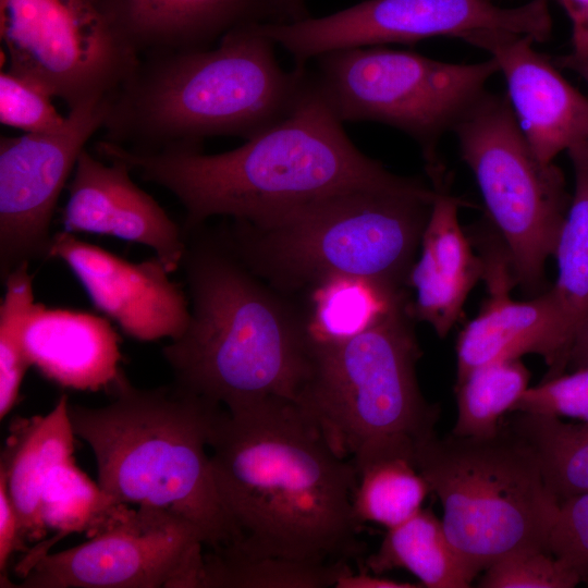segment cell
<instances>
[{
	"instance_id": "1",
	"label": "cell",
	"mask_w": 588,
	"mask_h": 588,
	"mask_svg": "<svg viewBox=\"0 0 588 588\" xmlns=\"http://www.w3.org/2000/svg\"><path fill=\"white\" fill-rule=\"evenodd\" d=\"M208 446L220 500L238 532L234 546L218 552L317 562L363 555L352 460L293 401L221 407Z\"/></svg>"
},
{
	"instance_id": "2",
	"label": "cell",
	"mask_w": 588,
	"mask_h": 588,
	"mask_svg": "<svg viewBox=\"0 0 588 588\" xmlns=\"http://www.w3.org/2000/svg\"><path fill=\"white\" fill-rule=\"evenodd\" d=\"M103 159L125 162L162 186L185 210L184 232L212 217L257 222L315 199L354 188L415 189L426 184L399 176L350 139L311 71L291 112L232 150L142 154L97 142Z\"/></svg>"
},
{
	"instance_id": "3",
	"label": "cell",
	"mask_w": 588,
	"mask_h": 588,
	"mask_svg": "<svg viewBox=\"0 0 588 588\" xmlns=\"http://www.w3.org/2000/svg\"><path fill=\"white\" fill-rule=\"evenodd\" d=\"M258 24L237 27L215 46L139 57L109 97L102 140L142 154L201 150L206 138L248 139L285 118L309 70L279 63Z\"/></svg>"
},
{
	"instance_id": "4",
	"label": "cell",
	"mask_w": 588,
	"mask_h": 588,
	"mask_svg": "<svg viewBox=\"0 0 588 588\" xmlns=\"http://www.w3.org/2000/svg\"><path fill=\"white\" fill-rule=\"evenodd\" d=\"M180 268L191 313L184 332L162 348L173 382L228 411L294 402L310 368L305 321L203 225L185 232Z\"/></svg>"
},
{
	"instance_id": "5",
	"label": "cell",
	"mask_w": 588,
	"mask_h": 588,
	"mask_svg": "<svg viewBox=\"0 0 588 588\" xmlns=\"http://www.w3.org/2000/svg\"><path fill=\"white\" fill-rule=\"evenodd\" d=\"M112 391L114 400L101 407L69 404L73 431L96 458L100 488L119 504L150 505L187 519L208 551L234 546L238 532L207 453L222 406L174 382L134 387L124 372Z\"/></svg>"
},
{
	"instance_id": "6",
	"label": "cell",
	"mask_w": 588,
	"mask_h": 588,
	"mask_svg": "<svg viewBox=\"0 0 588 588\" xmlns=\"http://www.w3.org/2000/svg\"><path fill=\"white\" fill-rule=\"evenodd\" d=\"M437 191L354 188L257 222L234 220L222 236L255 274L283 291L310 290L334 273L402 287Z\"/></svg>"
},
{
	"instance_id": "7",
	"label": "cell",
	"mask_w": 588,
	"mask_h": 588,
	"mask_svg": "<svg viewBox=\"0 0 588 588\" xmlns=\"http://www.w3.org/2000/svg\"><path fill=\"white\" fill-rule=\"evenodd\" d=\"M415 460L442 505L448 538L478 573L514 553L546 551L560 503L509 426L489 438L415 440Z\"/></svg>"
},
{
	"instance_id": "8",
	"label": "cell",
	"mask_w": 588,
	"mask_h": 588,
	"mask_svg": "<svg viewBox=\"0 0 588 588\" xmlns=\"http://www.w3.org/2000/svg\"><path fill=\"white\" fill-rule=\"evenodd\" d=\"M407 296L365 331L340 342L309 341L310 368L294 403L342 457L369 439L436 433L439 408L418 387L420 348Z\"/></svg>"
},
{
	"instance_id": "9",
	"label": "cell",
	"mask_w": 588,
	"mask_h": 588,
	"mask_svg": "<svg viewBox=\"0 0 588 588\" xmlns=\"http://www.w3.org/2000/svg\"><path fill=\"white\" fill-rule=\"evenodd\" d=\"M314 61L313 77L343 123L373 121L404 132L421 148L429 175L444 169L440 138L499 73L492 58L450 63L384 46L335 50Z\"/></svg>"
},
{
	"instance_id": "10",
	"label": "cell",
	"mask_w": 588,
	"mask_h": 588,
	"mask_svg": "<svg viewBox=\"0 0 588 588\" xmlns=\"http://www.w3.org/2000/svg\"><path fill=\"white\" fill-rule=\"evenodd\" d=\"M452 132L501 236L516 284L541 291L546 261L554 254L571 203L561 170L535 156L506 95L486 90Z\"/></svg>"
},
{
	"instance_id": "11",
	"label": "cell",
	"mask_w": 588,
	"mask_h": 588,
	"mask_svg": "<svg viewBox=\"0 0 588 588\" xmlns=\"http://www.w3.org/2000/svg\"><path fill=\"white\" fill-rule=\"evenodd\" d=\"M0 36L8 70L70 110L111 96L139 60L95 0H0Z\"/></svg>"
},
{
	"instance_id": "12",
	"label": "cell",
	"mask_w": 588,
	"mask_h": 588,
	"mask_svg": "<svg viewBox=\"0 0 588 588\" xmlns=\"http://www.w3.org/2000/svg\"><path fill=\"white\" fill-rule=\"evenodd\" d=\"M258 28L290 52L297 64L341 49L415 44L438 36L466 40L483 30L549 39L552 17L547 0L514 8L490 0H366L321 17L262 23Z\"/></svg>"
},
{
	"instance_id": "13",
	"label": "cell",
	"mask_w": 588,
	"mask_h": 588,
	"mask_svg": "<svg viewBox=\"0 0 588 588\" xmlns=\"http://www.w3.org/2000/svg\"><path fill=\"white\" fill-rule=\"evenodd\" d=\"M205 543L187 519L140 505L76 547L44 553L22 588H200Z\"/></svg>"
},
{
	"instance_id": "14",
	"label": "cell",
	"mask_w": 588,
	"mask_h": 588,
	"mask_svg": "<svg viewBox=\"0 0 588 588\" xmlns=\"http://www.w3.org/2000/svg\"><path fill=\"white\" fill-rule=\"evenodd\" d=\"M109 97L71 109L56 131L0 137L2 281L22 264L49 259L58 199L86 143L103 126Z\"/></svg>"
},
{
	"instance_id": "15",
	"label": "cell",
	"mask_w": 588,
	"mask_h": 588,
	"mask_svg": "<svg viewBox=\"0 0 588 588\" xmlns=\"http://www.w3.org/2000/svg\"><path fill=\"white\" fill-rule=\"evenodd\" d=\"M49 258L62 260L93 305L131 338L175 340L186 329L191 313L186 295L156 255L130 262L61 231L52 236Z\"/></svg>"
},
{
	"instance_id": "16",
	"label": "cell",
	"mask_w": 588,
	"mask_h": 588,
	"mask_svg": "<svg viewBox=\"0 0 588 588\" xmlns=\"http://www.w3.org/2000/svg\"><path fill=\"white\" fill-rule=\"evenodd\" d=\"M467 44L487 51L507 86L520 130L540 162L588 137V97L569 84L555 64L534 47V38L505 30L470 35Z\"/></svg>"
},
{
	"instance_id": "17",
	"label": "cell",
	"mask_w": 588,
	"mask_h": 588,
	"mask_svg": "<svg viewBox=\"0 0 588 588\" xmlns=\"http://www.w3.org/2000/svg\"><path fill=\"white\" fill-rule=\"evenodd\" d=\"M482 260L490 297L458 334L456 382L477 367L526 354L543 357L550 366L547 378L562 373L571 342L552 290L527 302L514 301L510 290L516 280L504 247Z\"/></svg>"
},
{
	"instance_id": "18",
	"label": "cell",
	"mask_w": 588,
	"mask_h": 588,
	"mask_svg": "<svg viewBox=\"0 0 588 588\" xmlns=\"http://www.w3.org/2000/svg\"><path fill=\"white\" fill-rule=\"evenodd\" d=\"M81 152L62 211L63 231L109 235L155 250L167 270H177L185 252V233L158 204L132 180L130 166Z\"/></svg>"
},
{
	"instance_id": "19",
	"label": "cell",
	"mask_w": 588,
	"mask_h": 588,
	"mask_svg": "<svg viewBox=\"0 0 588 588\" xmlns=\"http://www.w3.org/2000/svg\"><path fill=\"white\" fill-rule=\"evenodd\" d=\"M138 56L205 49L249 24L283 23L270 0H95Z\"/></svg>"
},
{
	"instance_id": "20",
	"label": "cell",
	"mask_w": 588,
	"mask_h": 588,
	"mask_svg": "<svg viewBox=\"0 0 588 588\" xmlns=\"http://www.w3.org/2000/svg\"><path fill=\"white\" fill-rule=\"evenodd\" d=\"M448 184L446 177L432 183L437 196L421 236V254L406 280L415 291L414 318L428 322L440 338L461 317L485 269L458 223V208L465 203L450 193Z\"/></svg>"
},
{
	"instance_id": "21",
	"label": "cell",
	"mask_w": 588,
	"mask_h": 588,
	"mask_svg": "<svg viewBox=\"0 0 588 588\" xmlns=\"http://www.w3.org/2000/svg\"><path fill=\"white\" fill-rule=\"evenodd\" d=\"M24 344L30 365L63 388L113 390L123 372L120 338L107 317L37 304Z\"/></svg>"
},
{
	"instance_id": "22",
	"label": "cell",
	"mask_w": 588,
	"mask_h": 588,
	"mask_svg": "<svg viewBox=\"0 0 588 588\" xmlns=\"http://www.w3.org/2000/svg\"><path fill=\"white\" fill-rule=\"evenodd\" d=\"M356 485L353 511L359 524L392 528L416 514L431 489L415 460V440L404 433L379 436L352 455Z\"/></svg>"
},
{
	"instance_id": "23",
	"label": "cell",
	"mask_w": 588,
	"mask_h": 588,
	"mask_svg": "<svg viewBox=\"0 0 588 588\" xmlns=\"http://www.w3.org/2000/svg\"><path fill=\"white\" fill-rule=\"evenodd\" d=\"M69 404L68 395L63 394L49 414L23 420L12 428L1 461L24 541L40 540L46 534L40 513L45 482L58 464L73 457L76 436Z\"/></svg>"
},
{
	"instance_id": "24",
	"label": "cell",
	"mask_w": 588,
	"mask_h": 588,
	"mask_svg": "<svg viewBox=\"0 0 588 588\" xmlns=\"http://www.w3.org/2000/svg\"><path fill=\"white\" fill-rule=\"evenodd\" d=\"M365 567L379 575L403 568L427 588H466L479 574L452 544L442 522L430 509H420L387 529Z\"/></svg>"
},
{
	"instance_id": "25",
	"label": "cell",
	"mask_w": 588,
	"mask_h": 588,
	"mask_svg": "<svg viewBox=\"0 0 588 588\" xmlns=\"http://www.w3.org/2000/svg\"><path fill=\"white\" fill-rule=\"evenodd\" d=\"M309 291L305 328L316 343L340 342L365 331L406 297L403 287L345 273L330 274Z\"/></svg>"
},
{
	"instance_id": "26",
	"label": "cell",
	"mask_w": 588,
	"mask_h": 588,
	"mask_svg": "<svg viewBox=\"0 0 588 588\" xmlns=\"http://www.w3.org/2000/svg\"><path fill=\"white\" fill-rule=\"evenodd\" d=\"M567 154L575 186L553 254L558 277L551 290L572 345L588 318V137L573 145Z\"/></svg>"
},
{
	"instance_id": "27",
	"label": "cell",
	"mask_w": 588,
	"mask_h": 588,
	"mask_svg": "<svg viewBox=\"0 0 588 588\" xmlns=\"http://www.w3.org/2000/svg\"><path fill=\"white\" fill-rule=\"evenodd\" d=\"M506 426L532 449L559 503L588 492V421L517 412Z\"/></svg>"
},
{
	"instance_id": "28",
	"label": "cell",
	"mask_w": 588,
	"mask_h": 588,
	"mask_svg": "<svg viewBox=\"0 0 588 588\" xmlns=\"http://www.w3.org/2000/svg\"><path fill=\"white\" fill-rule=\"evenodd\" d=\"M351 569L348 561L317 562L281 556L204 553L200 588H326Z\"/></svg>"
},
{
	"instance_id": "29",
	"label": "cell",
	"mask_w": 588,
	"mask_h": 588,
	"mask_svg": "<svg viewBox=\"0 0 588 588\" xmlns=\"http://www.w3.org/2000/svg\"><path fill=\"white\" fill-rule=\"evenodd\" d=\"M529 370L520 358L498 360L471 370L456 382L457 415L452 434L489 438L529 387Z\"/></svg>"
},
{
	"instance_id": "30",
	"label": "cell",
	"mask_w": 588,
	"mask_h": 588,
	"mask_svg": "<svg viewBox=\"0 0 588 588\" xmlns=\"http://www.w3.org/2000/svg\"><path fill=\"white\" fill-rule=\"evenodd\" d=\"M127 507L94 483L71 457L50 471L41 494L42 522L46 528L59 532L49 547L72 532H87L90 537L112 524Z\"/></svg>"
},
{
	"instance_id": "31",
	"label": "cell",
	"mask_w": 588,
	"mask_h": 588,
	"mask_svg": "<svg viewBox=\"0 0 588 588\" xmlns=\"http://www.w3.org/2000/svg\"><path fill=\"white\" fill-rule=\"evenodd\" d=\"M27 262L12 270L4 279L0 304V417L15 405L20 388L30 365L24 338L37 303L34 301L33 277Z\"/></svg>"
},
{
	"instance_id": "32",
	"label": "cell",
	"mask_w": 588,
	"mask_h": 588,
	"mask_svg": "<svg viewBox=\"0 0 588 588\" xmlns=\"http://www.w3.org/2000/svg\"><path fill=\"white\" fill-rule=\"evenodd\" d=\"M483 572L478 585L483 588H573L580 584L573 568L544 550L507 555Z\"/></svg>"
},
{
	"instance_id": "33",
	"label": "cell",
	"mask_w": 588,
	"mask_h": 588,
	"mask_svg": "<svg viewBox=\"0 0 588 588\" xmlns=\"http://www.w3.org/2000/svg\"><path fill=\"white\" fill-rule=\"evenodd\" d=\"M52 97L33 82L9 70L0 73V122L26 133L60 128L63 117L52 105Z\"/></svg>"
},
{
	"instance_id": "34",
	"label": "cell",
	"mask_w": 588,
	"mask_h": 588,
	"mask_svg": "<svg viewBox=\"0 0 588 588\" xmlns=\"http://www.w3.org/2000/svg\"><path fill=\"white\" fill-rule=\"evenodd\" d=\"M513 412L588 421V366L528 387Z\"/></svg>"
},
{
	"instance_id": "35",
	"label": "cell",
	"mask_w": 588,
	"mask_h": 588,
	"mask_svg": "<svg viewBox=\"0 0 588 588\" xmlns=\"http://www.w3.org/2000/svg\"><path fill=\"white\" fill-rule=\"evenodd\" d=\"M546 551L565 562L588 586V492L560 503Z\"/></svg>"
},
{
	"instance_id": "36",
	"label": "cell",
	"mask_w": 588,
	"mask_h": 588,
	"mask_svg": "<svg viewBox=\"0 0 588 588\" xmlns=\"http://www.w3.org/2000/svg\"><path fill=\"white\" fill-rule=\"evenodd\" d=\"M20 520L11 501L4 471L0 468V572L1 587H14L8 580L7 567L13 552L24 549Z\"/></svg>"
},
{
	"instance_id": "37",
	"label": "cell",
	"mask_w": 588,
	"mask_h": 588,
	"mask_svg": "<svg viewBox=\"0 0 588 588\" xmlns=\"http://www.w3.org/2000/svg\"><path fill=\"white\" fill-rule=\"evenodd\" d=\"M572 25L573 54L588 57V0H559Z\"/></svg>"
},
{
	"instance_id": "38",
	"label": "cell",
	"mask_w": 588,
	"mask_h": 588,
	"mask_svg": "<svg viewBox=\"0 0 588 588\" xmlns=\"http://www.w3.org/2000/svg\"><path fill=\"white\" fill-rule=\"evenodd\" d=\"M336 588H419L421 584L396 580L375 574L365 566L357 573L352 568L344 573L338 580Z\"/></svg>"
},
{
	"instance_id": "39",
	"label": "cell",
	"mask_w": 588,
	"mask_h": 588,
	"mask_svg": "<svg viewBox=\"0 0 588 588\" xmlns=\"http://www.w3.org/2000/svg\"><path fill=\"white\" fill-rule=\"evenodd\" d=\"M576 368L588 366V318L577 331L571 345L567 363Z\"/></svg>"
},
{
	"instance_id": "40",
	"label": "cell",
	"mask_w": 588,
	"mask_h": 588,
	"mask_svg": "<svg viewBox=\"0 0 588 588\" xmlns=\"http://www.w3.org/2000/svg\"><path fill=\"white\" fill-rule=\"evenodd\" d=\"M282 13L285 22L308 17L303 0H270Z\"/></svg>"
},
{
	"instance_id": "41",
	"label": "cell",
	"mask_w": 588,
	"mask_h": 588,
	"mask_svg": "<svg viewBox=\"0 0 588 588\" xmlns=\"http://www.w3.org/2000/svg\"><path fill=\"white\" fill-rule=\"evenodd\" d=\"M560 66L575 72L588 85V57H579L573 53L560 57L555 60Z\"/></svg>"
}]
</instances>
